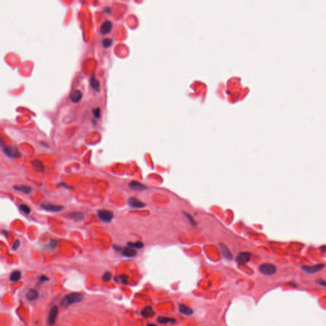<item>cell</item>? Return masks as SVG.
Instances as JSON below:
<instances>
[{"mask_svg": "<svg viewBox=\"0 0 326 326\" xmlns=\"http://www.w3.org/2000/svg\"><path fill=\"white\" fill-rule=\"evenodd\" d=\"M83 299V296L80 293H71L69 294L63 298L62 301V305L63 306H69L73 305L77 302L82 301Z\"/></svg>", "mask_w": 326, "mask_h": 326, "instance_id": "1", "label": "cell"}, {"mask_svg": "<svg viewBox=\"0 0 326 326\" xmlns=\"http://www.w3.org/2000/svg\"><path fill=\"white\" fill-rule=\"evenodd\" d=\"M259 271L261 273L265 275H272L276 271V267L270 263H265L261 265L259 267Z\"/></svg>", "mask_w": 326, "mask_h": 326, "instance_id": "2", "label": "cell"}, {"mask_svg": "<svg viewBox=\"0 0 326 326\" xmlns=\"http://www.w3.org/2000/svg\"><path fill=\"white\" fill-rule=\"evenodd\" d=\"M3 150L4 153L9 157L18 158L20 156L18 149L14 146H5Z\"/></svg>", "mask_w": 326, "mask_h": 326, "instance_id": "3", "label": "cell"}, {"mask_svg": "<svg viewBox=\"0 0 326 326\" xmlns=\"http://www.w3.org/2000/svg\"><path fill=\"white\" fill-rule=\"evenodd\" d=\"M40 206L45 210L50 212H59L63 209V206L60 205H56L45 201L41 204Z\"/></svg>", "mask_w": 326, "mask_h": 326, "instance_id": "4", "label": "cell"}, {"mask_svg": "<svg viewBox=\"0 0 326 326\" xmlns=\"http://www.w3.org/2000/svg\"><path fill=\"white\" fill-rule=\"evenodd\" d=\"M99 218L105 222H110L113 218V213L112 212L107 209H100L98 212Z\"/></svg>", "mask_w": 326, "mask_h": 326, "instance_id": "5", "label": "cell"}, {"mask_svg": "<svg viewBox=\"0 0 326 326\" xmlns=\"http://www.w3.org/2000/svg\"><path fill=\"white\" fill-rule=\"evenodd\" d=\"M325 265H323V264H321V265L311 266H302V269L308 274H314L321 271L322 269L325 268Z\"/></svg>", "mask_w": 326, "mask_h": 326, "instance_id": "6", "label": "cell"}, {"mask_svg": "<svg viewBox=\"0 0 326 326\" xmlns=\"http://www.w3.org/2000/svg\"><path fill=\"white\" fill-rule=\"evenodd\" d=\"M251 254L248 252H241L236 257V261L239 265H245L250 260Z\"/></svg>", "mask_w": 326, "mask_h": 326, "instance_id": "7", "label": "cell"}, {"mask_svg": "<svg viewBox=\"0 0 326 326\" xmlns=\"http://www.w3.org/2000/svg\"><path fill=\"white\" fill-rule=\"evenodd\" d=\"M128 205L133 208L135 209H139L145 207V205L141 201H139L136 198H131L128 201Z\"/></svg>", "mask_w": 326, "mask_h": 326, "instance_id": "8", "label": "cell"}, {"mask_svg": "<svg viewBox=\"0 0 326 326\" xmlns=\"http://www.w3.org/2000/svg\"><path fill=\"white\" fill-rule=\"evenodd\" d=\"M112 28V23L110 20L103 22L100 26V32L103 35H106L110 32Z\"/></svg>", "mask_w": 326, "mask_h": 326, "instance_id": "9", "label": "cell"}, {"mask_svg": "<svg viewBox=\"0 0 326 326\" xmlns=\"http://www.w3.org/2000/svg\"><path fill=\"white\" fill-rule=\"evenodd\" d=\"M58 313V307L56 306H53L50 310L49 315V322L50 324H54L56 322Z\"/></svg>", "mask_w": 326, "mask_h": 326, "instance_id": "10", "label": "cell"}, {"mask_svg": "<svg viewBox=\"0 0 326 326\" xmlns=\"http://www.w3.org/2000/svg\"><path fill=\"white\" fill-rule=\"evenodd\" d=\"M129 187L134 191H142L146 189V186L142 184L140 182H138L137 181H131L129 183Z\"/></svg>", "mask_w": 326, "mask_h": 326, "instance_id": "11", "label": "cell"}, {"mask_svg": "<svg viewBox=\"0 0 326 326\" xmlns=\"http://www.w3.org/2000/svg\"><path fill=\"white\" fill-rule=\"evenodd\" d=\"M122 254L127 257H133L136 255V251L131 247H125L122 250Z\"/></svg>", "mask_w": 326, "mask_h": 326, "instance_id": "12", "label": "cell"}, {"mask_svg": "<svg viewBox=\"0 0 326 326\" xmlns=\"http://www.w3.org/2000/svg\"><path fill=\"white\" fill-rule=\"evenodd\" d=\"M82 93L79 90L74 91L70 95L71 101L74 103H79L82 99Z\"/></svg>", "mask_w": 326, "mask_h": 326, "instance_id": "13", "label": "cell"}, {"mask_svg": "<svg viewBox=\"0 0 326 326\" xmlns=\"http://www.w3.org/2000/svg\"><path fill=\"white\" fill-rule=\"evenodd\" d=\"M33 167L36 172H42L44 171V166L43 163L39 160H34L31 162Z\"/></svg>", "mask_w": 326, "mask_h": 326, "instance_id": "14", "label": "cell"}, {"mask_svg": "<svg viewBox=\"0 0 326 326\" xmlns=\"http://www.w3.org/2000/svg\"><path fill=\"white\" fill-rule=\"evenodd\" d=\"M179 311L185 315H191L193 313L192 309L185 305H180L179 306Z\"/></svg>", "mask_w": 326, "mask_h": 326, "instance_id": "15", "label": "cell"}, {"mask_svg": "<svg viewBox=\"0 0 326 326\" xmlns=\"http://www.w3.org/2000/svg\"><path fill=\"white\" fill-rule=\"evenodd\" d=\"M38 297V292L35 289H30L26 294V298L28 300L33 301L36 299Z\"/></svg>", "mask_w": 326, "mask_h": 326, "instance_id": "16", "label": "cell"}, {"mask_svg": "<svg viewBox=\"0 0 326 326\" xmlns=\"http://www.w3.org/2000/svg\"><path fill=\"white\" fill-rule=\"evenodd\" d=\"M142 315L143 317H152L155 315V312L151 306H146L145 307L142 311Z\"/></svg>", "mask_w": 326, "mask_h": 326, "instance_id": "17", "label": "cell"}, {"mask_svg": "<svg viewBox=\"0 0 326 326\" xmlns=\"http://www.w3.org/2000/svg\"><path fill=\"white\" fill-rule=\"evenodd\" d=\"M69 217L70 219L74 220L75 221H76V222H79V221H81L84 218V214L82 212H73L72 213H71L70 215H69Z\"/></svg>", "mask_w": 326, "mask_h": 326, "instance_id": "18", "label": "cell"}, {"mask_svg": "<svg viewBox=\"0 0 326 326\" xmlns=\"http://www.w3.org/2000/svg\"><path fill=\"white\" fill-rule=\"evenodd\" d=\"M13 189L16 191H20L24 194H29L31 192V188L28 185H16L14 186Z\"/></svg>", "mask_w": 326, "mask_h": 326, "instance_id": "19", "label": "cell"}, {"mask_svg": "<svg viewBox=\"0 0 326 326\" xmlns=\"http://www.w3.org/2000/svg\"><path fill=\"white\" fill-rule=\"evenodd\" d=\"M220 249H221L222 254L225 257V258H226L228 259H232V255L231 254L230 251L229 250L228 247H226V246H224V245H220Z\"/></svg>", "mask_w": 326, "mask_h": 326, "instance_id": "20", "label": "cell"}, {"mask_svg": "<svg viewBox=\"0 0 326 326\" xmlns=\"http://www.w3.org/2000/svg\"><path fill=\"white\" fill-rule=\"evenodd\" d=\"M21 274L19 271H14L11 273L10 276V280L13 282H17L20 280Z\"/></svg>", "mask_w": 326, "mask_h": 326, "instance_id": "21", "label": "cell"}, {"mask_svg": "<svg viewBox=\"0 0 326 326\" xmlns=\"http://www.w3.org/2000/svg\"><path fill=\"white\" fill-rule=\"evenodd\" d=\"M90 82H91V87L94 90H95L96 91L99 92V83L98 80L96 78H94V76L91 77Z\"/></svg>", "mask_w": 326, "mask_h": 326, "instance_id": "22", "label": "cell"}, {"mask_svg": "<svg viewBox=\"0 0 326 326\" xmlns=\"http://www.w3.org/2000/svg\"><path fill=\"white\" fill-rule=\"evenodd\" d=\"M157 320L160 324H168V323H175L176 322V320L174 319H172V318H168V317H159Z\"/></svg>", "mask_w": 326, "mask_h": 326, "instance_id": "23", "label": "cell"}, {"mask_svg": "<svg viewBox=\"0 0 326 326\" xmlns=\"http://www.w3.org/2000/svg\"><path fill=\"white\" fill-rule=\"evenodd\" d=\"M128 246L129 247H131L133 248H138V249H140V248H142L143 247V243L142 242H130V243H128Z\"/></svg>", "mask_w": 326, "mask_h": 326, "instance_id": "24", "label": "cell"}, {"mask_svg": "<svg viewBox=\"0 0 326 326\" xmlns=\"http://www.w3.org/2000/svg\"><path fill=\"white\" fill-rule=\"evenodd\" d=\"M102 43L104 48H109L113 44V40L111 38H105L102 41Z\"/></svg>", "mask_w": 326, "mask_h": 326, "instance_id": "25", "label": "cell"}, {"mask_svg": "<svg viewBox=\"0 0 326 326\" xmlns=\"http://www.w3.org/2000/svg\"><path fill=\"white\" fill-rule=\"evenodd\" d=\"M19 209L26 214H29L31 213V209L25 204H22L19 206Z\"/></svg>", "mask_w": 326, "mask_h": 326, "instance_id": "26", "label": "cell"}, {"mask_svg": "<svg viewBox=\"0 0 326 326\" xmlns=\"http://www.w3.org/2000/svg\"><path fill=\"white\" fill-rule=\"evenodd\" d=\"M112 279V275L110 272H106L103 277H102V280L104 282H108L110 281Z\"/></svg>", "mask_w": 326, "mask_h": 326, "instance_id": "27", "label": "cell"}, {"mask_svg": "<svg viewBox=\"0 0 326 326\" xmlns=\"http://www.w3.org/2000/svg\"><path fill=\"white\" fill-rule=\"evenodd\" d=\"M92 112H93V114H94V117L96 118H99L100 117V109L99 108H95V109H93L92 110Z\"/></svg>", "mask_w": 326, "mask_h": 326, "instance_id": "28", "label": "cell"}, {"mask_svg": "<svg viewBox=\"0 0 326 326\" xmlns=\"http://www.w3.org/2000/svg\"><path fill=\"white\" fill-rule=\"evenodd\" d=\"M19 246H20V241H19V239L15 240V241L13 243V246H12V249L13 250H16L17 248H19Z\"/></svg>", "mask_w": 326, "mask_h": 326, "instance_id": "29", "label": "cell"}, {"mask_svg": "<svg viewBox=\"0 0 326 326\" xmlns=\"http://www.w3.org/2000/svg\"><path fill=\"white\" fill-rule=\"evenodd\" d=\"M56 246H57V242L55 239H51L50 242V248H51V249H54V248H55L56 247Z\"/></svg>", "mask_w": 326, "mask_h": 326, "instance_id": "30", "label": "cell"}, {"mask_svg": "<svg viewBox=\"0 0 326 326\" xmlns=\"http://www.w3.org/2000/svg\"><path fill=\"white\" fill-rule=\"evenodd\" d=\"M317 283L319 285H320L326 287V282L323 280H321V279H319V280H317Z\"/></svg>", "mask_w": 326, "mask_h": 326, "instance_id": "31", "label": "cell"}, {"mask_svg": "<svg viewBox=\"0 0 326 326\" xmlns=\"http://www.w3.org/2000/svg\"><path fill=\"white\" fill-rule=\"evenodd\" d=\"M40 281L41 282H45V281H47L49 280V278L46 277V276L45 275H42L40 277Z\"/></svg>", "mask_w": 326, "mask_h": 326, "instance_id": "32", "label": "cell"}, {"mask_svg": "<svg viewBox=\"0 0 326 326\" xmlns=\"http://www.w3.org/2000/svg\"><path fill=\"white\" fill-rule=\"evenodd\" d=\"M146 326H157L156 324H149L148 325H146Z\"/></svg>", "mask_w": 326, "mask_h": 326, "instance_id": "33", "label": "cell"}]
</instances>
